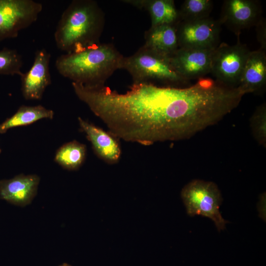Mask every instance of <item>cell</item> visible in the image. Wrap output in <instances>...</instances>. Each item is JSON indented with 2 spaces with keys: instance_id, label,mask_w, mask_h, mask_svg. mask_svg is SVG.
Returning <instances> with one entry per match:
<instances>
[{
  "instance_id": "6da1fadb",
  "label": "cell",
  "mask_w": 266,
  "mask_h": 266,
  "mask_svg": "<svg viewBox=\"0 0 266 266\" xmlns=\"http://www.w3.org/2000/svg\"><path fill=\"white\" fill-rule=\"evenodd\" d=\"M105 14L93 0H74L63 12L54 39L57 47L66 53L82 51L100 43Z\"/></svg>"
},
{
  "instance_id": "7a4b0ae2",
  "label": "cell",
  "mask_w": 266,
  "mask_h": 266,
  "mask_svg": "<svg viewBox=\"0 0 266 266\" xmlns=\"http://www.w3.org/2000/svg\"><path fill=\"white\" fill-rule=\"evenodd\" d=\"M124 56L111 43H99L82 51L58 57V72L72 82L87 87L105 85L114 72L121 69Z\"/></svg>"
},
{
  "instance_id": "3957f363",
  "label": "cell",
  "mask_w": 266,
  "mask_h": 266,
  "mask_svg": "<svg viewBox=\"0 0 266 266\" xmlns=\"http://www.w3.org/2000/svg\"><path fill=\"white\" fill-rule=\"evenodd\" d=\"M121 69L131 75L133 83H159L166 86L178 87L188 81L174 69L169 57L156 53L143 45L135 53L124 57Z\"/></svg>"
},
{
  "instance_id": "277c9868",
  "label": "cell",
  "mask_w": 266,
  "mask_h": 266,
  "mask_svg": "<svg viewBox=\"0 0 266 266\" xmlns=\"http://www.w3.org/2000/svg\"><path fill=\"white\" fill-rule=\"evenodd\" d=\"M181 196L189 216L200 215L210 218L219 232L225 229L228 221L222 217L219 211L222 199L215 183L193 180L182 188Z\"/></svg>"
},
{
  "instance_id": "5b68a950",
  "label": "cell",
  "mask_w": 266,
  "mask_h": 266,
  "mask_svg": "<svg viewBox=\"0 0 266 266\" xmlns=\"http://www.w3.org/2000/svg\"><path fill=\"white\" fill-rule=\"evenodd\" d=\"M230 45L222 43L215 49L211 73L216 80L228 86H238L245 63L251 52L239 41Z\"/></svg>"
},
{
  "instance_id": "8992f818",
  "label": "cell",
  "mask_w": 266,
  "mask_h": 266,
  "mask_svg": "<svg viewBox=\"0 0 266 266\" xmlns=\"http://www.w3.org/2000/svg\"><path fill=\"white\" fill-rule=\"evenodd\" d=\"M42 7L33 0H0V41L16 37L36 21Z\"/></svg>"
},
{
  "instance_id": "52a82bcc",
  "label": "cell",
  "mask_w": 266,
  "mask_h": 266,
  "mask_svg": "<svg viewBox=\"0 0 266 266\" xmlns=\"http://www.w3.org/2000/svg\"><path fill=\"white\" fill-rule=\"evenodd\" d=\"M221 24L211 17L177 25L179 48L215 49L219 45Z\"/></svg>"
},
{
  "instance_id": "ba28073f",
  "label": "cell",
  "mask_w": 266,
  "mask_h": 266,
  "mask_svg": "<svg viewBox=\"0 0 266 266\" xmlns=\"http://www.w3.org/2000/svg\"><path fill=\"white\" fill-rule=\"evenodd\" d=\"M262 17V7L258 0H226L218 20L238 36L242 30L255 26Z\"/></svg>"
},
{
  "instance_id": "9c48e42d",
  "label": "cell",
  "mask_w": 266,
  "mask_h": 266,
  "mask_svg": "<svg viewBox=\"0 0 266 266\" xmlns=\"http://www.w3.org/2000/svg\"><path fill=\"white\" fill-rule=\"evenodd\" d=\"M215 49L179 48L169 57L176 72L189 81L211 73Z\"/></svg>"
},
{
  "instance_id": "30bf717a",
  "label": "cell",
  "mask_w": 266,
  "mask_h": 266,
  "mask_svg": "<svg viewBox=\"0 0 266 266\" xmlns=\"http://www.w3.org/2000/svg\"><path fill=\"white\" fill-rule=\"evenodd\" d=\"M50 58L51 54L45 49L37 50L32 66L20 76L22 94L25 100H40L46 88L51 84Z\"/></svg>"
},
{
  "instance_id": "8fae6325",
  "label": "cell",
  "mask_w": 266,
  "mask_h": 266,
  "mask_svg": "<svg viewBox=\"0 0 266 266\" xmlns=\"http://www.w3.org/2000/svg\"><path fill=\"white\" fill-rule=\"evenodd\" d=\"M78 121L80 129L85 133L96 155L107 164L117 163L122 154L119 139L109 132L81 117L78 118Z\"/></svg>"
},
{
  "instance_id": "7c38bea8",
  "label": "cell",
  "mask_w": 266,
  "mask_h": 266,
  "mask_svg": "<svg viewBox=\"0 0 266 266\" xmlns=\"http://www.w3.org/2000/svg\"><path fill=\"white\" fill-rule=\"evenodd\" d=\"M40 177L36 174H20L9 179L0 180V200L19 206H25L36 195Z\"/></svg>"
},
{
  "instance_id": "4fadbf2b",
  "label": "cell",
  "mask_w": 266,
  "mask_h": 266,
  "mask_svg": "<svg viewBox=\"0 0 266 266\" xmlns=\"http://www.w3.org/2000/svg\"><path fill=\"white\" fill-rule=\"evenodd\" d=\"M266 86V50L260 49L250 52L237 87L245 95L261 93Z\"/></svg>"
},
{
  "instance_id": "5bb4252c",
  "label": "cell",
  "mask_w": 266,
  "mask_h": 266,
  "mask_svg": "<svg viewBox=\"0 0 266 266\" xmlns=\"http://www.w3.org/2000/svg\"><path fill=\"white\" fill-rule=\"evenodd\" d=\"M177 25L151 27L145 33L143 46L159 54L170 57L179 48Z\"/></svg>"
},
{
  "instance_id": "9a60e30c",
  "label": "cell",
  "mask_w": 266,
  "mask_h": 266,
  "mask_svg": "<svg viewBox=\"0 0 266 266\" xmlns=\"http://www.w3.org/2000/svg\"><path fill=\"white\" fill-rule=\"evenodd\" d=\"M124 2L149 12L151 27L163 25H177L180 21L178 10L173 0H126Z\"/></svg>"
},
{
  "instance_id": "2e32d148",
  "label": "cell",
  "mask_w": 266,
  "mask_h": 266,
  "mask_svg": "<svg viewBox=\"0 0 266 266\" xmlns=\"http://www.w3.org/2000/svg\"><path fill=\"white\" fill-rule=\"evenodd\" d=\"M54 116L52 110L41 105H22L12 116L0 124V133H4L13 128L30 125L42 119H52Z\"/></svg>"
},
{
  "instance_id": "e0dca14e",
  "label": "cell",
  "mask_w": 266,
  "mask_h": 266,
  "mask_svg": "<svg viewBox=\"0 0 266 266\" xmlns=\"http://www.w3.org/2000/svg\"><path fill=\"white\" fill-rule=\"evenodd\" d=\"M86 146L76 140L67 142L56 151L54 161L64 169L76 170L85 161Z\"/></svg>"
},
{
  "instance_id": "ac0fdd59",
  "label": "cell",
  "mask_w": 266,
  "mask_h": 266,
  "mask_svg": "<svg viewBox=\"0 0 266 266\" xmlns=\"http://www.w3.org/2000/svg\"><path fill=\"white\" fill-rule=\"evenodd\" d=\"M210 0H186L178 10L180 21H190L206 18L213 8Z\"/></svg>"
},
{
  "instance_id": "d6986e66",
  "label": "cell",
  "mask_w": 266,
  "mask_h": 266,
  "mask_svg": "<svg viewBox=\"0 0 266 266\" xmlns=\"http://www.w3.org/2000/svg\"><path fill=\"white\" fill-rule=\"evenodd\" d=\"M22 66V57L16 50L4 48L0 50V75L20 76Z\"/></svg>"
},
{
  "instance_id": "ffe728a7",
  "label": "cell",
  "mask_w": 266,
  "mask_h": 266,
  "mask_svg": "<svg viewBox=\"0 0 266 266\" xmlns=\"http://www.w3.org/2000/svg\"><path fill=\"white\" fill-rule=\"evenodd\" d=\"M250 127L254 137L261 145H266V105H259L250 118Z\"/></svg>"
},
{
  "instance_id": "44dd1931",
  "label": "cell",
  "mask_w": 266,
  "mask_h": 266,
  "mask_svg": "<svg viewBox=\"0 0 266 266\" xmlns=\"http://www.w3.org/2000/svg\"><path fill=\"white\" fill-rule=\"evenodd\" d=\"M257 39L261 45V49H266V22L262 17L255 25Z\"/></svg>"
},
{
  "instance_id": "7402d4cb",
  "label": "cell",
  "mask_w": 266,
  "mask_h": 266,
  "mask_svg": "<svg viewBox=\"0 0 266 266\" xmlns=\"http://www.w3.org/2000/svg\"><path fill=\"white\" fill-rule=\"evenodd\" d=\"M59 266H71L67 264H66V263H64V264H62V265H60Z\"/></svg>"
},
{
  "instance_id": "603a6c76",
  "label": "cell",
  "mask_w": 266,
  "mask_h": 266,
  "mask_svg": "<svg viewBox=\"0 0 266 266\" xmlns=\"http://www.w3.org/2000/svg\"><path fill=\"white\" fill-rule=\"evenodd\" d=\"M1 152V149H0V154Z\"/></svg>"
}]
</instances>
